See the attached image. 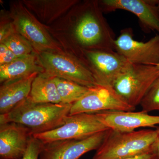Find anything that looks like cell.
<instances>
[{
  "label": "cell",
  "instance_id": "6da1fadb",
  "mask_svg": "<svg viewBox=\"0 0 159 159\" xmlns=\"http://www.w3.org/2000/svg\"><path fill=\"white\" fill-rule=\"evenodd\" d=\"M76 9L74 36L77 56L85 50L115 51V33L103 16L99 2H85Z\"/></svg>",
  "mask_w": 159,
  "mask_h": 159
},
{
  "label": "cell",
  "instance_id": "7a4b0ae2",
  "mask_svg": "<svg viewBox=\"0 0 159 159\" xmlns=\"http://www.w3.org/2000/svg\"><path fill=\"white\" fill-rule=\"evenodd\" d=\"M72 105L35 103L28 97L8 113L0 115V124L15 122L29 128L33 135L43 133L63 125Z\"/></svg>",
  "mask_w": 159,
  "mask_h": 159
},
{
  "label": "cell",
  "instance_id": "3957f363",
  "mask_svg": "<svg viewBox=\"0 0 159 159\" xmlns=\"http://www.w3.org/2000/svg\"><path fill=\"white\" fill-rule=\"evenodd\" d=\"M156 130L121 132L109 129L93 159H124L152 152Z\"/></svg>",
  "mask_w": 159,
  "mask_h": 159
},
{
  "label": "cell",
  "instance_id": "277c9868",
  "mask_svg": "<svg viewBox=\"0 0 159 159\" xmlns=\"http://www.w3.org/2000/svg\"><path fill=\"white\" fill-rule=\"evenodd\" d=\"M38 55L45 72L53 77L70 80L88 88L97 84L92 72L77 55L64 51H47Z\"/></svg>",
  "mask_w": 159,
  "mask_h": 159
},
{
  "label": "cell",
  "instance_id": "5b68a950",
  "mask_svg": "<svg viewBox=\"0 0 159 159\" xmlns=\"http://www.w3.org/2000/svg\"><path fill=\"white\" fill-rule=\"evenodd\" d=\"M9 16L16 31L31 43L38 54L47 51H63L61 46L51 37L44 25L22 2L11 6Z\"/></svg>",
  "mask_w": 159,
  "mask_h": 159
},
{
  "label": "cell",
  "instance_id": "8992f818",
  "mask_svg": "<svg viewBox=\"0 0 159 159\" xmlns=\"http://www.w3.org/2000/svg\"><path fill=\"white\" fill-rule=\"evenodd\" d=\"M159 77L157 66L131 63L113 87L126 102L136 107Z\"/></svg>",
  "mask_w": 159,
  "mask_h": 159
},
{
  "label": "cell",
  "instance_id": "52a82bcc",
  "mask_svg": "<svg viewBox=\"0 0 159 159\" xmlns=\"http://www.w3.org/2000/svg\"><path fill=\"white\" fill-rule=\"evenodd\" d=\"M78 57L92 72L97 84L112 87L131 64L115 51L85 50Z\"/></svg>",
  "mask_w": 159,
  "mask_h": 159
},
{
  "label": "cell",
  "instance_id": "ba28073f",
  "mask_svg": "<svg viewBox=\"0 0 159 159\" xmlns=\"http://www.w3.org/2000/svg\"><path fill=\"white\" fill-rule=\"evenodd\" d=\"M136 107L129 105L109 85L97 84L72 104L69 116L80 113H94L104 111H133Z\"/></svg>",
  "mask_w": 159,
  "mask_h": 159
},
{
  "label": "cell",
  "instance_id": "9c48e42d",
  "mask_svg": "<svg viewBox=\"0 0 159 159\" xmlns=\"http://www.w3.org/2000/svg\"><path fill=\"white\" fill-rule=\"evenodd\" d=\"M109 129L95 113H80L69 116L64 124L59 127L33 136L47 144L58 140L85 139Z\"/></svg>",
  "mask_w": 159,
  "mask_h": 159
},
{
  "label": "cell",
  "instance_id": "30bf717a",
  "mask_svg": "<svg viewBox=\"0 0 159 159\" xmlns=\"http://www.w3.org/2000/svg\"><path fill=\"white\" fill-rule=\"evenodd\" d=\"M114 49L131 63L147 66L159 63V34L143 42L134 39L132 29L126 28L115 40Z\"/></svg>",
  "mask_w": 159,
  "mask_h": 159
},
{
  "label": "cell",
  "instance_id": "8fae6325",
  "mask_svg": "<svg viewBox=\"0 0 159 159\" xmlns=\"http://www.w3.org/2000/svg\"><path fill=\"white\" fill-rule=\"evenodd\" d=\"M108 130L85 139L58 140L45 144L39 159H79L87 152L97 150Z\"/></svg>",
  "mask_w": 159,
  "mask_h": 159
},
{
  "label": "cell",
  "instance_id": "7c38bea8",
  "mask_svg": "<svg viewBox=\"0 0 159 159\" xmlns=\"http://www.w3.org/2000/svg\"><path fill=\"white\" fill-rule=\"evenodd\" d=\"M159 0H102L99 2L102 11L117 9L128 11L138 17L141 26L146 31H157L159 34Z\"/></svg>",
  "mask_w": 159,
  "mask_h": 159
},
{
  "label": "cell",
  "instance_id": "4fadbf2b",
  "mask_svg": "<svg viewBox=\"0 0 159 159\" xmlns=\"http://www.w3.org/2000/svg\"><path fill=\"white\" fill-rule=\"evenodd\" d=\"M100 122L110 129L130 132L141 127H154L159 125V116L139 112L104 111L94 113Z\"/></svg>",
  "mask_w": 159,
  "mask_h": 159
},
{
  "label": "cell",
  "instance_id": "5bb4252c",
  "mask_svg": "<svg viewBox=\"0 0 159 159\" xmlns=\"http://www.w3.org/2000/svg\"><path fill=\"white\" fill-rule=\"evenodd\" d=\"M33 134L29 128L15 123L0 124V158L21 159Z\"/></svg>",
  "mask_w": 159,
  "mask_h": 159
},
{
  "label": "cell",
  "instance_id": "9a60e30c",
  "mask_svg": "<svg viewBox=\"0 0 159 159\" xmlns=\"http://www.w3.org/2000/svg\"><path fill=\"white\" fill-rule=\"evenodd\" d=\"M37 74L3 83L0 87V113H8L28 98L31 85Z\"/></svg>",
  "mask_w": 159,
  "mask_h": 159
},
{
  "label": "cell",
  "instance_id": "2e32d148",
  "mask_svg": "<svg viewBox=\"0 0 159 159\" xmlns=\"http://www.w3.org/2000/svg\"><path fill=\"white\" fill-rule=\"evenodd\" d=\"M45 72L40 64L37 53L19 57L14 61L0 66V82L3 83Z\"/></svg>",
  "mask_w": 159,
  "mask_h": 159
},
{
  "label": "cell",
  "instance_id": "e0dca14e",
  "mask_svg": "<svg viewBox=\"0 0 159 159\" xmlns=\"http://www.w3.org/2000/svg\"><path fill=\"white\" fill-rule=\"evenodd\" d=\"M29 97L35 103L61 104L54 77L45 72L38 74L34 78Z\"/></svg>",
  "mask_w": 159,
  "mask_h": 159
},
{
  "label": "cell",
  "instance_id": "ac0fdd59",
  "mask_svg": "<svg viewBox=\"0 0 159 159\" xmlns=\"http://www.w3.org/2000/svg\"><path fill=\"white\" fill-rule=\"evenodd\" d=\"M77 1L24 0L22 2L29 11H33L40 20L49 23L78 2Z\"/></svg>",
  "mask_w": 159,
  "mask_h": 159
},
{
  "label": "cell",
  "instance_id": "d6986e66",
  "mask_svg": "<svg viewBox=\"0 0 159 159\" xmlns=\"http://www.w3.org/2000/svg\"><path fill=\"white\" fill-rule=\"evenodd\" d=\"M61 104H73L86 94L89 88L66 80L54 77Z\"/></svg>",
  "mask_w": 159,
  "mask_h": 159
},
{
  "label": "cell",
  "instance_id": "ffe728a7",
  "mask_svg": "<svg viewBox=\"0 0 159 159\" xmlns=\"http://www.w3.org/2000/svg\"><path fill=\"white\" fill-rule=\"evenodd\" d=\"M0 43L5 44L18 57L27 56L35 52L31 43L17 32L11 34Z\"/></svg>",
  "mask_w": 159,
  "mask_h": 159
},
{
  "label": "cell",
  "instance_id": "44dd1931",
  "mask_svg": "<svg viewBox=\"0 0 159 159\" xmlns=\"http://www.w3.org/2000/svg\"><path fill=\"white\" fill-rule=\"evenodd\" d=\"M140 105L145 112L159 111V77L143 97Z\"/></svg>",
  "mask_w": 159,
  "mask_h": 159
},
{
  "label": "cell",
  "instance_id": "7402d4cb",
  "mask_svg": "<svg viewBox=\"0 0 159 159\" xmlns=\"http://www.w3.org/2000/svg\"><path fill=\"white\" fill-rule=\"evenodd\" d=\"M44 144L42 141L33 136L29 141L25 153L21 159H39Z\"/></svg>",
  "mask_w": 159,
  "mask_h": 159
},
{
  "label": "cell",
  "instance_id": "603a6c76",
  "mask_svg": "<svg viewBox=\"0 0 159 159\" xmlns=\"http://www.w3.org/2000/svg\"><path fill=\"white\" fill-rule=\"evenodd\" d=\"M7 19L6 18H3V17L1 18L0 43L2 42L11 34L16 32L11 18L10 17V20Z\"/></svg>",
  "mask_w": 159,
  "mask_h": 159
},
{
  "label": "cell",
  "instance_id": "cb8c5ba5",
  "mask_svg": "<svg viewBox=\"0 0 159 159\" xmlns=\"http://www.w3.org/2000/svg\"><path fill=\"white\" fill-rule=\"evenodd\" d=\"M18 58L5 44L0 43V66L10 63Z\"/></svg>",
  "mask_w": 159,
  "mask_h": 159
},
{
  "label": "cell",
  "instance_id": "d4e9b609",
  "mask_svg": "<svg viewBox=\"0 0 159 159\" xmlns=\"http://www.w3.org/2000/svg\"><path fill=\"white\" fill-rule=\"evenodd\" d=\"M156 130L157 132V139L152 145V152L155 155L157 159H159V126L157 127Z\"/></svg>",
  "mask_w": 159,
  "mask_h": 159
},
{
  "label": "cell",
  "instance_id": "484cf974",
  "mask_svg": "<svg viewBox=\"0 0 159 159\" xmlns=\"http://www.w3.org/2000/svg\"><path fill=\"white\" fill-rule=\"evenodd\" d=\"M124 159H157V157L153 152H150L139 156Z\"/></svg>",
  "mask_w": 159,
  "mask_h": 159
},
{
  "label": "cell",
  "instance_id": "4316f807",
  "mask_svg": "<svg viewBox=\"0 0 159 159\" xmlns=\"http://www.w3.org/2000/svg\"><path fill=\"white\" fill-rule=\"evenodd\" d=\"M157 9H158V12H159V2H158V4H157Z\"/></svg>",
  "mask_w": 159,
  "mask_h": 159
},
{
  "label": "cell",
  "instance_id": "83f0119b",
  "mask_svg": "<svg viewBox=\"0 0 159 159\" xmlns=\"http://www.w3.org/2000/svg\"><path fill=\"white\" fill-rule=\"evenodd\" d=\"M157 66V67L159 69V63Z\"/></svg>",
  "mask_w": 159,
  "mask_h": 159
}]
</instances>
